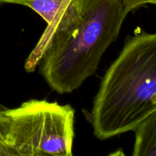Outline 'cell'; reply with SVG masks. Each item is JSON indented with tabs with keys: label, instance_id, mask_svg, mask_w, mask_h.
Returning <instances> with one entry per match:
<instances>
[{
	"label": "cell",
	"instance_id": "obj_1",
	"mask_svg": "<svg viewBox=\"0 0 156 156\" xmlns=\"http://www.w3.org/2000/svg\"><path fill=\"white\" fill-rule=\"evenodd\" d=\"M127 14L119 0H72L41 60L40 71L49 86L70 93L94 76Z\"/></svg>",
	"mask_w": 156,
	"mask_h": 156
},
{
	"label": "cell",
	"instance_id": "obj_2",
	"mask_svg": "<svg viewBox=\"0 0 156 156\" xmlns=\"http://www.w3.org/2000/svg\"><path fill=\"white\" fill-rule=\"evenodd\" d=\"M156 112V34L129 37L104 76L94 101V134L105 140L134 131Z\"/></svg>",
	"mask_w": 156,
	"mask_h": 156
},
{
	"label": "cell",
	"instance_id": "obj_3",
	"mask_svg": "<svg viewBox=\"0 0 156 156\" xmlns=\"http://www.w3.org/2000/svg\"><path fill=\"white\" fill-rule=\"evenodd\" d=\"M74 117L70 105L27 101L0 113V141L18 153L74 156Z\"/></svg>",
	"mask_w": 156,
	"mask_h": 156
},
{
	"label": "cell",
	"instance_id": "obj_4",
	"mask_svg": "<svg viewBox=\"0 0 156 156\" xmlns=\"http://www.w3.org/2000/svg\"><path fill=\"white\" fill-rule=\"evenodd\" d=\"M134 132L133 156H156V112L140 123Z\"/></svg>",
	"mask_w": 156,
	"mask_h": 156
},
{
	"label": "cell",
	"instance_id": "obj_5",
	"mask_svg": "<svg viewBox=\"0 0 156 156\" xmlns=\"http://www.w3.org/2000/svg\"><path fill=\"white\" fill-rule=\"evenodd\" d=\"M62 0H29L22 5L39 14L49 25L57 15Z\"/></svg>",
	"mask_w": 156,
	"mask_h": 156
},
{
	"label": "cell",
	"instance_id": "obj_6",
	"mask_svg": "<svg viewBox=\"0 0 156 156\" xmlns=\"http://www.w3.org/2000/svg\"><path fill=\"white\" fill-rule=\"evenodd\" d=\"M119 1L123 5L127 13L145 5L156 4V0H119Z\"/></svg>",
	"mask_w": 156,
	"mask_h": 156
},
{
	"label": "cell",
	"instance_id": "obj_7",
	"mask_svg": "<svg viewBox=\"0 0 156 156\" xmlns=\"http://www.w3.org/2000/svg\"><path fill=\"white\" fill-rule=\"evenodd\" d=\"M0 156H50V155H28V154H22L18 153V152H12L8 149H5L4 150L0 152Z\"/></svg>",
	"mask_w": 156,
	"mask_h": 156
},
{
	"label": "cell",
	"instance_id": "obj_8",
	"mask_svg": "<svg viewBox=\"0 0 156 156\" xmlns=\"http://www.w3.org/2000/svg\"><path fill=\"white\" fill-rule=\"evenodd\" d=\"M29 1V0H0V2L5 3H14V4L22 5L24 2Z\"/></svg>",
	"mask_w": 156,
	"mask_h": 156
},
{
	"label": "cell",
	"instance_id": "obj_9",
	"mask_svg": "<svg viewBox=\"0 0 156 156\" xmlns=\"http://www.w3.org/2000/svg\"><path fill=\"white\" fill-rule=\"evenodd\" d=\"M108 156H126V155H124V153H123V151L117 150V151H116V152L111 153V155H109Z\"/></svg>",
	"mask_w": 156,
	"mask_h": 156
},
{
	"label": "cell",
	"instance_id": "obj_10",
	"mask_svg": "<svg viewBox=\"0 0 156 156\" xmlns=\"http://www.w3.org/2000/svg\"><path fill=\"white\" fill-rule=\"evenodd\" d=\"M5 108H6L5 107H4L2 105H1V104H0V113H1L2 111H4V110L5 109ZM5 148V146H4V145H3L2 143H1V141H0V152H1L2 150H3V149H4Z\"/></svg>",
	"mask_w": 156,
	"mask_h": 156
}]
</instances>
